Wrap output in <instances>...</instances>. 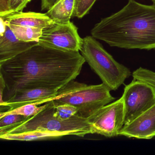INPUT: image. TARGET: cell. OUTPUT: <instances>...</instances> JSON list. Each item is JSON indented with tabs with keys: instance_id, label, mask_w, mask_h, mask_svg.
Segmentation results:
<instances>
[{
	"instance_id": "cell-26",
	"label": "cell",
	"mask_w": 155,
	"mask_h": 155,
	"mask_svg": "<svg viewBox=\"0 0 155 155\" xmlns=\"http://www.w3.org/2000/svg\"><path fill=\"white\" fill-rule=\"evenodd\" d=\"M152 1H153L155 2V0H152Z\"/></svg>"
},
{
	"instance_id": "cell-16",
	"label": "cell",
	"mask_w": 155,
	"mask_h": 155,
	"mask_svg": "<svg viewBox=\"0 0 155 155\" xmlns=\"http://www.w3.org/2000/svg\"><path fill=\"white\" fill-rule=\"evenodd\" d=\"M46 106L47 103L42 106L37 105L35 103L27 104L13 109L1 112L0 118L9 114H18L27 117H32L41 111L43 109L45 108Z\"/></svg>"
},
{
	"instance_id": "cell-22",
	"label": "cell",
	"mask_w": 155,
	"mask_h": 155,
	"mask_svg": "<svg viewBox=\"0 0 155 155\" xmlns=\"http://www.w3.org/2000/svg\"><path fill=\"white\" fill-rule=\"evenodd\" d=\"M13 13L9 5V0H0V17H4Z\"/></svg>"
},
{
	"instance_id": "cell-23",
	"label": "cell",
	"mask_w": 155,
	"mask_h": 155,
	"mask_svg": "<svg viewBox=\"0 0 155 155\" xmlns=\"http://www.w3.org/2000/svg\"><path fill=\"white\" fill-rule=\"evenodd\" d=\"M6 82L3 78V76L0 73V105L4 103L3 94L6 89Z\"/></svg>"
},
{
	"instance_id": "cell-3",
	"label": "cell",
	"mask_w": 155,
	"mask_h": 155,
	"mask_svg": "<svg viewBox=\"0 0 155 155\" xmlns=\"http://www.w3.org/2000/svg\"><path fill=\"white\" fill-rule=\"evenodd\" d=\"M103 83L87 85L71 81L58 91L53 101L55 107L68 104L78 109L76 115L88 118L97 110L115 100Z\"/></svg>"
},
{
	"instance_id": "cell-18",
	"label": "cell",
	"mask_w": 155,
	"mask_h": 155,
	"mask_svg": "<svg viewBox=\"0 0 155 155\" xmlns=\"http://www.w3.org/2000/svg\"><path fill=\"white\" fill-rule=\"evenodd\" d=\"M78 112L77 108L68 104H61L55 107L54 116L60 120H66L72 117Z\"/></svg>"
},
{
	"instance_id": "cell-9",
	"label": "cell",
	"mask_w": 155,
	"mask_h": 155,
	"mask_svg": "<svg viewBox=\"0 0 155 155\" xmlns=\"http://www.w3.org/2000/svg\"><path fill=\"white\" fill-rule=\"evenodd\" d=\"M57 93L58 91L41 88L17 91L0 105L1 110H10L31 103H35L37 105L44 104L53 100Z\"/></svg>"
},
{
	"instance_id": "cell-10",
	"label": "cell",
	"mask_w": 155,
	"mask_h": 155,
	"mask_svg": "<svg viewBox=\"0 0 155 155\" xmlns=\"http://www.w3.org/2000/svg\"><path fill=\"white\" fill-rule=\"evenodd\" d=\"M119 136L143 139L155 137V104L130 124L123 126Z\"/></svg>"
},
{
	"instance_id": "cell-1",
	"label": "cell",
	"mask_w": 155,
	"mask_h": 155,
	"mask_svg": "<svg viewBox=\"0 0 155 155\" xmlns=\"http://www.w3.org/2000/svg\"><path fill=\"white\" fill-rule=\"evenodd\" d=\"M86 61L79 51L59 50L39 44L0 64L6 82L4 101L17 91H58L79 75Z\"/></svg>"
},
{
	"instance_id": "cell-19",
	"label": "cell",
	"mask_w": 155,
	"mask_h": 155,
	"mask_svg": "<svg viewBox=\"0 0 155 155\" xmlns=\"http://www.w3.org/2000/svg\"><path fill=\"white\" fill-rule=\"evenodd\" d=\"M97 0H75L73 17L82 18L89 13Z\"/></svg>"
},
{
	"instance_id": "cell-20",
	"label": "cell",
	"mask_w": 155,
	"mask_h": 155,
	"mask_svg": "<svg viewBox=\"0 0 155 155\" xmlns=\"http://www.w3.org/2000/svg\"><path fill=\"white\" fill-rule=\"evenodd\" d=\"M136 78L144 81L155 87V72L140 67L136 73Z\"/></svg>"
},
{
	"instance_id": "cell-4",
	"label": "cell",
	"mask_w": 155,
	"mask_h": 155,
	"mask_svg": "<svg viewBox=\"0 0 155 155\" xmlns=\"http://www.w3.org/2000/svg\"><path fill=\"white\" fill-rule=\"evenodd\" d=\"M92 36L83 38L80 51L91 69L110 91L117 90L131 75L128 68L119 63Z\"/></svg>"
},
{
	"instance_id": "cell-15",
	"label": "cell",
	"mask_w": 155,
	"mask_h": 155,
	"mask_svg": "<svg viewBox=\"0 0 155 155\" xmlns=\"http://www.w3.org/2000/svg\"><path fill=\"white\" fill-rule=\"evenodd\" d=\"M6 22L16 38L20 40L25 42H39L40 38L42 35L43 30L42 29L18 26Z\"/></svg>"
},
{
	"instance_id": "cell-14",
	"label": "cell",
	"mask_w": 155,
	"mask_h": 155,
	"mask_svg": "<svg viewBox=\"0 0 155 155\" xmlns=\"http://www.w3.org/2000/svg\"><path fill=\"white\" fill-rule=\"evenodd\" d=\"M68 136L67 133L58 131L45 130H34L19 133H5L1 134V139L19 141H33L40 140L58 138Z\"/></svg>"
},
{
	"instance_id": "cell-12",
	"label": "cell",
	"mask_w": 155,
	"mask_h": 155,
	"mask_svg": "<svg viewBox=\"0 0 155 155\" xmlns=\"http://www.w3.org/2000/svg\"><path fill=\"white\" fill-rule=\"evenodd\" d=\"M2 18L10 24L42 29L52 27L56 24L46 13L18 12Z\"/></svg>"
},
{
	"instance_id": "cell-17",
	"label": "cell",
	"mask_w": 155,
	"mask_h": 155,
	"mask_svg": "<svg viewBox=\"0 0 155 155\" xmlns=\"http://www.w3.org/2000/svg\"><path fill=\"white\" fill-rule=\"evenodd\" d=\"M28 117L18 114H9L0 118V134L20 125Z\"/></svg>"
},
{
	"instance_id": "cell-21",
	"label": "cell",
	"mask_w": 155,
	"mask_h": 155,
	"mask_svg": "<svg viewBox=\"0 0 155 155\" xmlns=\"http://www.w3.org/2000/svg\"><path fill=\"white\" fill-rule=\"evenodd\" d=\"M29 2L28 0H9L10 8L13 12H21Z\"/></svg>"
},
{
	"instance_id": "cell-2",
	"label": "cell",
	"mask_w": 155,
	"mask_h": 155,
	"mask_svg": "<svg viewBox=\"0 0 155 155\" xmlns=\"http://www.w3.org/2000/svg\"><path fill=\"white\" fill-rule=\"evenodd\" d=\"M91 33L111 47L155 50V3L146 5L128 0L120 10L101 19Z\"/></svg>"
},
{
	"instance_id": "cell-6",
	"label": "cell",
	"mask_w": 155,
	"mask_h": 155,
	"mask_svg": "<svg viewBox=\"0 0 155 155\" xmlns=\"http://www.w3.org/2000/svg\"><path fill=\"white\" fill-rule=\"evenodd\" d=\"M121 97L124 103V126L147 111L155 104V87L134 79L126 85Z\"/></svg>"
},
{
	"instance_id": "cell-24",
	"label": "cell",
	"mask_w": 155,
	"mask_h": 155,
	"mask_svg": "<svg viewBox=\"0 0 155 155\" xmlns=\"http://www.w3.org/2000/svg\"><path fill=\"white\" fill-rule=\"evenodd\" d=\"M58 0H41V10L49 9Z\"/></svg>"
},
{
	"instance_id": "cell-11",
	"label": "cell",
	"mask_w": 155,
	"mask_h": 155,
	"mask_svg": "<svg viewBox=\"0 0 155 155\" xmlns=\"http://www.w3.org/2000/svg\"><path fill=\"white\" fill-rule=\"evenodd\" d=\"M38 42H25L16 38L6 23V30L0 34V64L29 49Z\"/></svg>"
},
{
	"instance_id": "cell-7",
	"label": "cell",
	"mask_w": 155,
	"mask_h": 155,
	"mask_svg": "<svg viewBox=\"0 0 155 155\" xmlns=\"http://www.w3.org/2000/svg\"><path fill=\"white\" fill-rule=\"evenodd\" d=\"M124 103L121 97L101 108L87 119L93 134L113 137L119 136L124 126Z\"/></svg>"
},
{
	"instance_id": "cell-5",
	"label": "cell",
	"mask_w": 155,
	"mask_h": 155,
	"mask_svg": "<svg viewBox=\"0 0 155 155\" xmlns=\"http://www.w3.org/2000/svg\"><path fill=\"white\" fill-rule=\"evenodd\" d=\"M55 110L53 101H49L40 112L29 117L20 125L1 134L22 133L34 130L58 131L67 133L68 136L81 137L88 134H93L92 127L87 119L76 114L69 119L60 120L54 116Z\"/></svg>"
},
{
	"instance_id": "cell-25",
	"label": "cell",
	"mask_w": 155,
	"mask_h": 155,
	"mask_svg": "<svg viewBox=\"0 0 155 155\" xmlns=\"http://www.w3.org/2000/svg\"><path fill=\"white\" fill-rule=\"evenodd\" d=\"M31 0H28V1L29 2H30L31 1Z\"/></svg>"
},
{
	"instance_id": "cell-8",
	"label": "cell",
	"mask_w": 155,
	"mask_h": 155,
	"mask_svg": "<svg viewBox=\"0 0 155 155\" xmlns=\"http://www.w3.org/2000/svg\"><path fill=\"white\" fill-rule=\"evenodd\" d=\"M38 44L59 50L79 51L83 44L78 28L73 22L57 24L43 30Z\"/></svg>"
},
{
	"instance_id": "cell-13",
	"label": "cell",
	"mask_w": 155,
	"mask_h": 155,
	"mask_svg": "<svg viewBox=\"0 0 155 155\" xmlns=\"http://www.w3.org/2000/svg\"><path fill=\"white\" fill-rule=\"evenodd\" d=\"M75 0H58L46 14L57 24L68 23L73 17Z\"/></svg>"
}]
</instances>
